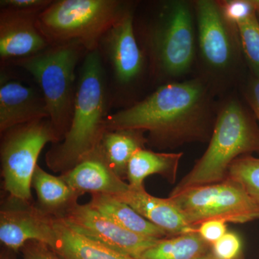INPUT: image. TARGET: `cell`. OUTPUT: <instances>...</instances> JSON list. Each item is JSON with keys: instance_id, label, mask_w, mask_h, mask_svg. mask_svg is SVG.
<instances>
[{"instance_id": "6da1fadb", "label": "cell", "mask_w": 259, "mask_h": 259, "mask_svg": "<svg viewBox=\"0 0 259 259\" xmlns=\"http://www.w3.org/2000/svg\"><path fill=\"white\" fill-rule=\"evenodd\" d=\"M214 93L199 76L164 83L142 101L106 117V131L148 132L163 146L204 139L217 117Z\"/></svg>"}, {"instance_id": "7a4b0ae2", "label": "cell", "mask_w": 259, "mask_h": 259, "mask_svg": "<svg viewBox=\"0 0 259 259\" xmlns=\"http://www.w3.org/2000/svg\"><path fill=\"white\" fill-rule=\"evenodd\" d=\"M103 72L98 51H90L81 69L69 129L46 156L53 171L62 175L97 152L106 131Z\"/></svg>"}, {"instance_id": "3957f363", "label": "cell", "mask_w": 259, "mask_h": 259, "mask_svg": "<svg viewBox=\"0 0 259 259\" xmlns=\"http://www.w3.org/2000/svg\"><path fill=\"white\" fill-rule=\"evenodd\" d=\"M259 151V129L254 118L236 97L218 107L208 147L195 166L171 192L218 183L226 180L233 162Z\"/></svg>"}, {"instance_id": "277c9868", "label": "cell", "mask_w": 259, "mask_h": 259, "mask_svg": "<svg viewBox=\"0 0 259 259\" xmlns=\"http://www.w3.org/2000/svg\"><path fill=\"white\" fill-rule=\"evenodd\" d=\"M158 15L147 38L154 69L166 83L182 81L197 58L194 4L183 0L168 2Z\"/></svg>"}, {"instance_id": "5b68a950", "label": "cell", "mask_w": 259, "mask_h": 259, "mask_svg": "<svg viewBox=\"0 0 259 259\" xmlns=\"http://www.w3.org/2000/svg\"><path fill=\"white\" fill-rule=\"evenodd\" d=\"M127 11L123 3L115 0H61L37 15L36 26L53 46L77 42L93 51Z\"/></svg>"}, {"instance_id": "8992f818", "label": "cell", "mask_w": 259, "mask_h": 259, "mask_svg": "<svg viewBox=\"0 0 259 259\" xmlns=\"http://www.w3.org/2000/svg\"><path fill=\"white\" fill-rule=\"evenodd\" d=\"M194 6L197 58L202 69L199 77L216 93L236 80L241 69L243 56L238 29L226 21L218 1L198 0Z\"/></svg>"}, {"instance_id": "52a82bcc", "label": "cell", "mask_w": 259, "mask_h": 259, "mask_svg": "<svg viewBox=\"0 0 259 259\" xmlns=\"http://www.w3.org/2000/svg\"><path fill=\"white\" fill-rule=\"evenodd\" d=\"M83 48L77 42L54 46L20 61L22 67L33 76L40 86L49 120L60 141L72 118L75 69Z\"/></svg>"}, {"instance_id": "ba28073f", "label": "cell", "mask_w": 259, "mask_h": 259, "mask_svg": "<svg viewBox=\"0 0 259 259\" xmlns=\"http://www.w3.org/2000/svg\"><path fill=\"white\" fill-rule=\"evenodd\" d=\"M1 144L2 176L10 196L31 200V182L39 155L46 145L60 141L49 118L13 127Z\"/></svg>"}, {"instance_id": "9c48e42d", "label": "cell", "mask_w": 259, "mask_h": 259, "mask_svg": "<svg viewBox=\"0 0 259 259\" xmlns=\"http://www.w3.org/2000/svg\"><path fill=\"white\" fill-rule=\"evenodd\" d=\"M170 199L189 224L197 228L209 220L245 223L259 219V204L236 181L227 178L218 183L192 187Z\"/></svg>"}, {"instance_id": "30bf717a", "label": "cell", "mask_w": 259, "mask_h": 259, "mask_svg": "<svg viewBox=\"0 0 259 259\" xmlns=\"http://www.w3.org/2000/svg\"><path fill=\"white\" fill-rule=\"evenodd\" d=\"M59 219L81 236L134 259L160 240L124 229L88 203L75 204Z\"/></svg>"}, {"instance_id": "8fae6325", "label": "cell", "mask_w": 259, "mask_h": 259, "mask_svg": "<svg viewBox=\"0 0 259 259\" xmlns=\"http://www.w3.org/2000/svg\"><path fill=\"white\" fill-rule=\"evenodd\" d=\"M57 235L56 218L42 212L30 201L23 200L8 194L0 209V241L13 252L30 241L46 243L51 248Z\"/></svg>"}, {"instance_id": "7c38bea8", "label": "cell", "mask_w": 259, "mask_h": 259, "mask_svg": "<svg viewBox=\"0 0 259 259\" xmlns=\"http://www.w3.org/2000/svg\"><path fill=\"white\" fill-rule=\"evenodd\" d=\"M35 13L4 9L0 18V56L3 60L31 57L47 47L36 26Z\"/></svg>"}, {"instance_id": "4fadbf2b", "label": "cell", "mask_w": 259, "mask_h": 259, "mask_svg": "<svg viewBox=\"0 0 259 259\" xmlns=\"http://www.w3.org/2000/svg\"><path fill=\"white\" fill-rule=\"evenodd\" d=\"M49 118L42 94L16 80L0 81V131L5 133L17 126Z\"/></svg>"}, {"instance_id": "5bb4252c", "label": "cell", "mask_w": 259, "mask_h": 259, "mask_svg": "<svg viewBox=\"0 0 259 259\" xmlns=\"http://www.w3.org/2000/svg\"><path fill=\"white\" fill-rule=\"evenodd\" d=\"M107 37L116 79L122 84L134 83L144 72L145 56L135 35L129 10L109 30Z\"/></svg>"}, {"instance_id": "9a60e30c", "label": "cell", "mask_w": 259, "mask_h": 259, "mask_svg": "<svg viewBox=\"0 0 259 259\" xmlns=\"http://www.w3.org/2000/svg\"><path fill=\"white\" fill-rule=\"evenodd\" d=\"M128 204L145 219L166 232L168 236H176L196 232L190 226L171 199L154 197L148 194L144 187L132 188L120 195L115 196Z\"/></svg>"}, {"instance_id": "2e32d148", "label": "cell", "mask_w": 259, "mask_h": 259, "mask_svg": "<svg viewBox=\"0 0 259 259\" xmlns=\"http://www.w3.org/2000/svg\"><path fill=\"white\" fill-rule=\"evenodd\" d=\"M60 177L81 195L90 192L117 196L130 189L128 183L112 171L97 152Z\"/></svg>"}, {"instance_id": "e0dca14e", "label": "cell", "mask_w": 259, "mask_h": 259, "mask_svg": "<svg viewBox=\"0 0 259 259\" xmlns=\"http://www.w3.org/2000/svg\"><path fill=\"white\" fill-rule=\"evenodd\" d=\"M31 186L36 192L38 208L55 218L62 217L66 211L78 203V199L81 196L61 177L48 173L38 165L34 171Z\"/></svg>"}, {"instance_id": "ac0fdd59", "label": "cell", "mask_w": 259, "mask_h": 259, "mask_svg": "<svg viewBox=\"0 0 259 259\" xmlns=\"http://www.w3.org/2000/svg\"><path fill=\"white\" fill-rule=\"evenodd\" d=\"M148 139L144 132L136 130L106 131L102 136L97 153L115 172L124 180L127 165L135 153L145 148Z\"/></svg>"}, {"instance_id": "d6986e66", "label": "cell", "mask_w": 259, "mask_h": 259, "mask_svg": "<svg viewBox=\"0 0 259 259\" xmlns=\"http://www.w3.org/2000/svg\"><path fill=\"white\" fill-rule=\"evenodd\" d=\"M88 204L127 231L157 239L168 236L166 232L145 219L128 204L115 196L93 193Z\"/></svg>"}, {"instance_id": "ffe728a7", "label": "cell", "mask_w": 259, "mask_h": 259, "mask_svg": "<svg viewBox=\"0 0 259 259\" xmlns=\"http://www.w3.org/2000/svg\"><path fill=\"white\" fill-rule=\"evenodd\" d=\"M182 156V153H157L146 148L139 150L127 165L126 179L130 187H144V180L153 175H161L174 183Z\"/></svg>"}, {"instance_id": "44dd1931", "label": "cell", "mask_w": 259, "mask_h": 259, "mask_svg": "<svg viewBox=\"0 0 259 259\" xmlns=\"http://www.w3.org/2000/svg\"><path fill=\"white\" fill-rule=\"evenodd\" d=\"M56 231L52 249L62 259H134L76 233L59 218H56Z\"/></svg>"}, {"instance_id": "7402d4cb", "label": "cell", "mask_w": 259, "mask_h": 259, "mask_svg": "<svg viewBox=\"0 0 259 259\" xmlns=\"http://www.w3.org/2000/svg\"><path fill=\"white\" fill-rule=\"evenodd\" d=\"M210 250L209 243L192 232L160 239L139 259H199Z\"/></svg>"}, {"instance_id": "603a6c76", "label": "cell", "mask_w": 259, "mask_h": 259, "mask_svg": "<svg viewBox=\"0 0 259 259\" xmlns=\"http://www.w3.org/2000/svg\"><path fill=\"white\" fill-rule=\"evenodd\" d=\"M228 177L239 183L259 204V158L245 155L237 158L230 166Z\"/></svg>"}, {"instance_id": "cb8c5ba5", "label": "cell", "mask_w": 259, "mask_h": 259, "mask_svg": "<svg viewBox=\"0 0 259 259\" xmlns=\"http://www.w3.org/2000/svg\"><path fill=\"white\" fill-rule=\"evenodd\" d=\"M243 59L259 79V19L253 16L237 25Z\"/></svg>"}, {"instance_id": "d4e9b609", "label": "cell", "mask_w": 259, "mask_h": 259, "mask_svg": "<svg viewBox=\"0 0 259 259\" xmlns=\"http://www.w3.org/2000/svg\"><path fill=\"white\" fill-rule=\"evenodd\" d=\"M218 3L226 21L236 28L248 18L259 16V0H221Z\"/></svg>"}, {"instance_id": "484cf974", "label": "cell", "mask_w": 259, "mask_h": 259, "mask_svg": "<svg viewBox=\"0 0 259 259\" xmlns=\"http://www.w3.org/2000/svg\"><path fill=\"white\" fill-rule=\"evenodd\" d=\"M211 252L219 259H238L242 252L241 238L233 232H227L211 245Z\"/></svg>"}, {"instance_id": "4316f807", "label": "cell", "mask_w": 259, "mask_h": 259, "mask_svg": "<svg viewBox=\"0 0 259 259\" xmlns=\"http://www.w3.org/2000/svg\"><path fill=\"white\" fill-rule=\"evenodd\" d=\"M196 232L204 241L212 245L228 232L227 223L222 220H209L199 224Z\"/></svg>"}, {"instance_id": "83f0119b", "label": "cell", "mask_w": 259, "mask_h": 259, "mask_svg": "<svg viewBox=\"0 0 259 259\" xmlns=\"http://www.w3.org/2000/svg\"><path fill=\"white\" fill-rule=\"evenodd\" d=\"M20 251V259H62L49 245L39 241L28 242Z\"/></svg>"}, {"instance_id": "f1b7e54d", "label": "cell", "mask_w": 259, "mask_h": 259, "mask_svg": "<svg viewBox=\"0 0 259 259\" xmlns=\"http://www.w3.org/2000/svg\"><path fill=\"white\" fill-rule=\"evenodd\" d=\"M51 4L48 0H3L2 6L7 9L18 10V11L36 13L38 10H44Z\"/></svg>"}, {"instance_id": "f546056e", "label": "cell", "mask_w": 259, "mask_h": 259, "mask_svg": "<svg viewBox=\"0 0 259 259\" xmlns=\"http://www.w3.org/2000/svg\"><path fill=\"white\" fill-rule=\"evenodd\" d=\"M243 94L248 106L259 122V79L253 76L248 80L243 90Z\"/></svg>"}, {"instance_id": "4dcf8cb0", "label": "cell", "mask_w": 259, "mask_h": 259, "mask_svg": "<svg viewBox=\"0 0 259 259\" xmlns=\"http://www.w3.org/2000/svg\"><path fill=\"white\" fill-rule=\"evenodd\" d=\"M1 259H15V258H13V257L10 255L9 250L7 249L6 251L5 250V251L2 252Z\"/></svg>"}, {"instance_id": "1f68e13d", "label": "cell", "mask_w": 259, "mask_h": 259, "mask_svg": "<svg viewBox=\"0 0 259 259\" xmlns=\"http://www.w3.org/2000/svg\"><path fill=\"white\" fill-rule=\"evenodd\" d=\"M199 259H219L217 257L214 256V255H213V253L212 252H211V250H209L208 253H206L205 255H204L203 256L201 257Z\"/></svg>"}, {"instance_id": "d6a6232c", "label": "cell", "mask_w": 259, "mask_h": 259, "mask_svg": "<svg viewBox=\"0 0 259 259\" xmlns=\"http://www.w3.org/2000/svg\"><path fill=\"white\" fill-rule=\"evenodd\" d=\"M258 19H259V16L258 17Z\"/></svg>"}]
</instances>
